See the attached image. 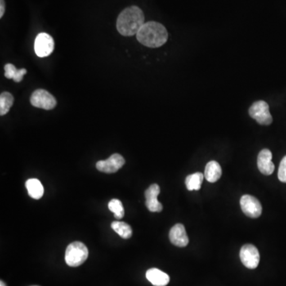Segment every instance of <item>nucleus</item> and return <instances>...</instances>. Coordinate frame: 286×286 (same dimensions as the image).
<instances>
[{
    "label": "nucleus",
    "mask_w": 286,
    "mask_h": 286,
    "mask_svg": "<svg viewBox=\"0 0 286 286\" xmlns=\"http://www.w3.org/2000/svg\"><path fill=\"white\" fill-rule=\"evenodd\" d=\"M145 17L141 9L136 6L125 9L117 19L116 27L122 35L129 36L137 34L145 23Z\"/></svg>",
    "instance_id": "1"
},
{
    "label": "nucleus",
    "mask_w": 286,
    "mask_h": 286,
    "mask_svg": "<svg viewBox=\"0 0 286 286\" xmlns=\"http://www.w3.org/2000/svg\"><path fill=\"white\" fill-rule=\"evenodd\" d=\"M137 39L143 46L158 48L163 46L168 40L166 27L157 22H148L138 32Z\"/></svg>",
    "instance_id": "2"
},
{
    "label": "nucleus",
    "mask_w": 286,
    "mask_h": 286,
    "mask_svg": "<svg viewBox=\"0 0 286 286\" xmlns=\"http://www.w3.org/2000/svg\"><path fill=\"white\" fill-rule=\"evenodd\" d=\"M88 257V250L81 242L70 243L65 251V262L71 267L82 265Z\"/></svg>",
    "instance_id": "3"
},
{
    "label": "nucleus",
    "mask_w": 286,
    "mask_h": 286,
    "mask_svg": "<svg viewBox=\"0 0 286 286\" xmlns=\"http://www.w3.org/2000/svg\"><path fill=\"white\" fill-rule=\"evenodd\" d=\"M249 114L251 118L257 121L259 124L268 126L273 122V118L269 109V104L262 100L255 102L252 104L249 109Z\"/></svg>",
    "instance_id": "4"
},
{
    "label": "nucleus",
    "mask_w": 286,
    "mask_h": 286,
    "mask_svg": "<svg viewBox=\"0 0 286 286\" xmlns=\"http://www.w3.org/2000/svg\"><path fill=\"white\" fill-rule=\"evenodd\" d=\"M30 104L35 108L52 110L56 107L57 100L54 95L46 90L37 89L32 93Z\"/></svg>",
    "instance_id": "5"
},
{
    "label": "nucleus",
    "mask_w": 286,
    "mask_h": 286,
    "mask_svg": "<svg viewBox=\"0 0 286 286\" xmlns=\"http://www.w3.org/2000/svg\"><path fill=\"white\" fill-rule=\"evenodd\" d=\"M54 50V41L53 37L46 33H41L34 41V51L39 57L50 56Z\"/></svg>",
    "instance_id": "6"
},
{
    "label": "nucleus",
    "mask_w": 286,
    "mask_h": 286,
    "mask_svg": "<svg viewBox=\"0 0 286 286\" xmlns=\"http://www.w3.org/2000/svg\"><path fill=\"white\" fill-rule=\"evenodd\" d=\"M240 259L248 269H255L259 264L260 255L257 248L252 244H246L241 248Z\"/></svg>",
    "instance_id": "7"
},
{
    "label": "nucleus",
    "mask_w": 286,
    "mask_h": 286,
    "mask_svg": "<svg viewBox=\"0 0 286 286\" xmlns=\"http://www.w3.org/2000/svg\"><path fill=\"white\" fill-rule=\"evenodd\" d=\"M241 208L246 216L251 218L259 217L262 212L261 203L251 195H244L240 200Z\"/></svg>",
    "instance_id": "8"
},
{
    "label": "nucleus",
    "mask_w": 286,
    "mask_h": 286,
    "mask_svg": "<svg viewBox=\"0 0 286 286\" xmlns=\"http://www.w3.org/2000/svg\"><path fill=\"white\" fill-rule=\"evenodd\" d=\"M125 159L122 155L114 154L104 161H99L96 163V168L99 171L106 173H114L124 166Z\"/></svg>",
    "instance_id": "9"
},
{
    "label": "nucleus",
    "mask_w": 286,
    "mask_h": 286,
    "mask_svg": "<svg viewBox=\"0 0 286 286\" xmlns=\"http://www.w3.org/2000/svg\"><path fill=\"white\" fill-rule=\"evenodd\" d=\"M160 193V187L157 184L151 185L145 192V206L147 207L149 212H162V203L158 200V197Z\"/></svg>",
    "instance_id": "10"
},
{
    "label": "nucleus",
    "mask_w": 286,
    "mask_h": 286,
    "mask_svg": "<svg viewBox=\"0 0 286 286\" xmlns=\"http://www.w3.org/2000/svg\"><path fill=\"white\" fill-rule=\"evenodd\" d=\"M257 168L265 176L271 175L274 172V163L272 162V153L270 149H264L257 156Z\"/></svg>",
    "instance_id": "11"
},
{
    "label": "nucleus",
    "mask_w": 286,
    "mask_h": 286,
    "mask_svg": "<svg viewBox=\"0 0 286 286\" xmlns=\"http://www.w3.org/2000/svg\"><path fill=\"white\" fill-rule=\"evenodd\" d=\"M170 239L171 243L176 247H186L189 239L185 226L183 224H177L172 227L170 231Z\"/></svg>",
    "instance_id": "12"
},
{
    "label": "nucleus",
    "mask_w": 286,
    "mask_h": 286,
    "mask_svg": "<svg viewBox=\"0 0 286 286\" xmlns=\"http://www.w3.org/2000/svg\"><path fill=\"white\" fill-rule=\"evenodd\" d=\"M145 276L147 280L154 286H166L170 282V276L157 268L148 270Z\"/></svg>",
    "instance_id": "13"
},
{
    "label": "nucleus",
    "mask_w": 286,
    "mask_h": 286,
    "mask_svg": "<svg viewBox=\"0 0 286 286\" xmlns=\"http://www.w3.org/2000/svg\"><path fill=\"white\" fill-rule=\"evenodd\" d=\"M221 175H222V169L217 162L211 161L206 165L204 177L208 182H216L220 178Z\"/></svg>",
    "instance_id": "14"
},
{
    "label": "nucleus",
    "mask_w": 286,
    "mask_h": 286,
    "mask_svg": "<svg viewBox=\"0 0 286 286\" xmlns=\"http://www.w3.org/2000/svg\"><path fill=\"white\" fill-rule=\"evenodd\" d=\"M26 187H27L29 195L33 199L39 200L43 196V185L39 180L36 178L29 179L26 182Z\"/></svg>",
    "instance_id": "15"
},
{
    "label": "nucleus",
    "mask_w": 286,
    "mask_h": 286,
    "mask_svg": "<svg viewBox=\"0 0 286 286\" xmlns=\"http://www.w3.org/2000/svg\"><path fill=\"white\" fill-rule=\"evenodd\" d=\"M5 77L7 79H13L15 82L19 83L23 81L24 75L27 74L26 69H17L16 67L12 64H6L4 66Z\"/></svg>",
    "instance_id": "16"
},
{
    "label": "nucleus",
    "mask_w": 286,
    "mask_h": 286,
    "mask_svg": "<svg viewBox=\"0 0 286 286\" xmlns=\"http://www.w3.org/2000/svg\"><path fill=\"white\" fill-rule=\"evenodd\" d=\"M203 175L201 172H195L193 174L189 175L185 180V185L188 190H200L203 182Z\"/></svg>",
    "instance_id": "17"
},
{
    "label": "nucleus",
    "mask_w": 286,
    "mask_h": 286,
    "mask_svg": "<svg viewBox=\"0 0 286 286\" xmlns=\"http://www.w3.org/2000/svg\"><path fill=\"white\" fill-rule=\"evenodd\" d=\"M112 228L122 238L127 239L132 235V229L127 223L114 221L112 224Z\"/></svg>",
    "instance_id": "18"
},
{
    "label": "nucleus",
    "mask_w": 286,
    "mask_h": 286,
    "mask_svg": "<svg viewBox=\"0 0 286 286\" xmlns=\"http://www.w3.org/2000/svg\"><path fill=\"white\" fill-rule=\"evenodd\" d=\"M14 104V97L10 92H2L0 95V115H5Z\"/></svg>",
    "instance_id": "19"
},
{
    "label": "nucleus",
    "mask_w": 286,
    "mask_h": 286,
    "mask_svg": "<svg viewBox=\"0 0 286 286\" xmlns=\"http://www.w3.org/2000/svg\"><path fill=\"white\" fill-rule=\"evenodd\" d=\"M108 207H109L111 212L114 213V217L118 219V220H120L124 216V208L122 206V202L119 200H112L108 203Z\"/></svg>",
    "instance_id": "20"
},
{
    "label": "nucleus",
    "mask_w": 286,
    "mask_h": 286,
    "mask_svg": "<svg viewBox=\"0 0 286 286\" xmlns=\"http://www.w3.org/2000/svg\"><path fill=\"white\" fill-rule=\"evenodd\" d=\"M278 179L282 182L286 183V156L282 158L280 166L278 169Z\"/></svg>",
    "instance_id": "21"
},
{
    "label": "nucleus",
    "mask_w": 286,
    "mask_h": 286,
    "mask_svg": "<svg viewBox=\"0 0 286 286\" xmlns=\"http://www.w3.org/2000/svg\"><path fill=\"white\" fill-rule=\"evenodd\" d=\"M5 12L4 0H0V18H2Z\"/></svg>",
    "instance_id": "22"
},
{
    "label": "nucleus",
    "mask_w": 286,
    "mask_h": 286,
    "mask_svg": "<svg viewBox=\"0 0 286 286\" xmlns=\"http://www.w3.org/2000/svg\"><path fill=\"white\" fill-rule=\"evenodd\" d=\"M0 286H6V285L5 284L4 282H2V281H1V282H0Z\"/></svg>",
    "instance_id": "23"
}]
</instances>
